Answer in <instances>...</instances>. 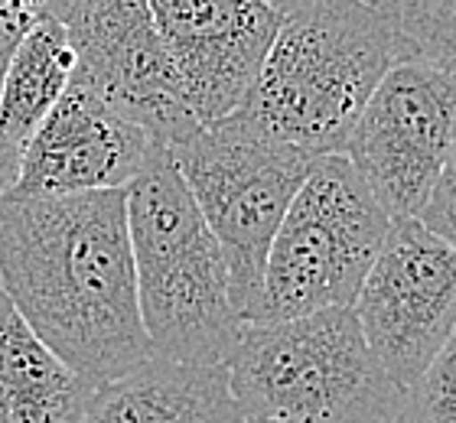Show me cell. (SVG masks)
<instances>
[{
    "instance_id": "cell-1",
    "label": "cell",
    "mask_w": 456,
    "mask_h": 423,
    "mask_svg": "<svg viewBox=\"0 0 456 423\" xmlns=\"http://www.w3.org/2000/svg\"><path fill=\"white\" fill-rule=\"evenodd\" d=\"M0 290L88 385L153 355L137 306L127 189L0 196Z\"/></svg>"
},
{
    "instance_id": "cell-2",
    "label": "cell",
    "mask_w": 456,
    "mask_h": 423,
    "mask_svg": "<svg viewBox=\"0 0 456 423\" xmlns=\"http://www.w3.org/2000/svg\"><path fill=\"white\" fill-rule=\"evenodd\" d=\"M274 4L284 23L235 114L314 160L342 153L375 85L414 53L385 0Z\"/></svg>"
},
{
    "instance_id": "cell-3",
    "label": "cell",
    "mask_w": 456,
    "mask_h": 423,
    "mask_svg": "<svg viewBox=\"0 0 456 423\" xmlns=\"http://www.w3.org/2000/svg\"><path fill=\"white\" fill-rule=\"evenodd\" d=\"M137 306L153 355L225 365L241 332L228 264L167 147L127 186Z\"/></svg>"
},
{
    "instance_id": "cell-4",
    "label": "cell",
    "mask_w": 456,
    "mask_h": 423,
    "mask_svg": "<svg viewBox=\"0 0 456 423\" xmlns=\"http://www.w3.org/2000/svg\"><path fill=\"white\" fill-rule=\"evenodd\" d=\"M225 371L248 423H395L404 407L352 306L245 322Z\"/></svg>"
},
{
    "instance_id": "cell-5",
    "label": "cell",
    "mask_w": 456,
    "mask_h": 423,
    "mask_svg": "<svg viewBox=\"0 0 456 423\" xmlns=\"http://www.w3.org/2000/svg\"><path fill=\"white\" fill-rule=\"evenodd\" d=\"M388 228V212L342 153L316 157L271 241L261 297L248 322L352 306Z\"/></svg>"
},
{
    "instance_id": "cell-6",
    "label": "cell",
    "mask_w": 456,
    "mask_h": 423,
    "mask_svg": "<svg viewBox=\"0 0 456 423\" xmlns=\"http://www.w3.org/2000/svg\"><path fill=\"white\" fill-rule=\"evenodd\" d=\"M170 157L225 254L232 306L248 322L261 297L271 241L314 157L271 141L238 114L200 124L170 147Z\"/></svg>"
},
{
    "instance_id": "cell-7",
    "label": "cell",
    "mask_w": 456,
    "mask_h": 423,
    "mask_svg": "<svg viewBox=\"0 0 456 423\" xmlns=\"http://www.w3.org/2000/svg\"><path fill=\"white\" fill-rule=\"evenodd\" d=\"M456 137V72L411 56L385 72L342 157L388 218H418Z\"/></svg>"
},
{
    "instance_id": "cell-8",
    "label": "cell",
    "mask_w": 456,
    "mask_h": 423,
    "mask_svg": "<svg viewBox=\"0 0 456 423\" xmlns=\"http://www.w3.org/2000/svg\"><path fill=\"white\" fill-rule=\"evenodd\" d=\"M371 352L408 391L456 332V248L395 218L352 303Z\"/></svg>"
},
{
    "instance_id": "cell-9",
    "label": "cell",
    "mask_w": 456,
    "mask_h": 423,
    "mask_svg": "<svg viewBox=\"0 0 456 423\" xmlns=\"http://www.w3.org/2000/svg\"><path fill=\"white\" fill-rule=\"evenodd\" d=\"M66 29L76 53L72 78L153 143L170 150L200 127L147 0H76Z\"/></svg>"
},
{
    "instance_id": "cell-10",
    "label": "cell",
    "mask_w": 456,
    "mask_h": 423,
    "mask_svg": "<svg viewBox=\"0 0 456 423\" xmlns=\"http://www.w3.org/2000/svg\"><path fill=\"white\" fill-rule=\"evenodd\" d=\"M192 118L235 114L255 88L284 13L274 0H147Z\"/></svg>"
},
{
    "instance_id": "cell-11",
    "label": "cell",
    "mask_w": 456,
    "mask_h": 423,
    "mask_svg": "<svg viewBox=\"0 0 456 423\" xmlns=\"http://www.w3.org/2000/svg\"><path fill=\"white\" fill-rule=\"evenodd\" d=\"M147 131L102 102L82 82L46 114L20 150L17 186L7 196H86L127 189L141 176L153 150Z\"/></svg>"
},
{
    "instance_id": "cell-12",
    "label": "cell",
    "mask_w": 456,
    "mask_h": 423,
    "mask_svg": "<svg viewBox=\"0 0 456 423\" xmlns=\"http://www.w3.org/2000/svg\"><path fill=\"white\" fill-rule=\"evenodd\" d=\"M82 423H241L225 365L151 355L95 387Z\"/></svg>"
},
{
    "instance_id": "cell-13",
    "label": "cell",
    "mask_w": 456,
    "mask_h": 423,
    "mask_svg": "<svg viewBox=\"0 0 456 423\" xmlns=\"http://www.w3.org/2000/svg\"><path fill=\"white\" fill-rule=\"evenodd\" d=\"M92 395L0 290V423H82Z\"/></svg>"
},
{
    "instance_id": "cell-14",
    "label": "cell",
    "mask_w": 456,
    "mask_h": 423,
    "mask_svg": "<svg viewBox=\"0 0 456 423\" xmlns=\"http://www.w3.org/2000/svg\"><path fill=\"white\" fill-rule=\"evenodd\" d=\"M76 76V53L59 20H37L17 46L0 85V127L23 150Z\"/></svg>"
},
{
    "instance_id": "cell-15",
    "label": "cell",
    "mask_w": 456,
    "mask_h": 423,
    "mask_svg": "<svg viewBox=\"0 0 456 423\" xmlns=\"http://www.w3.org/2000/svg\"><path fill=\"white\" fill-rule=\"evenodd\" d=\"M414 56L456 72V0H385Z\"/></svg>"
},
{
    "instance_id": "cell-16",
    "label": "cell",
    "mask_w": 456,
    "mask_h": 423,
    "mask_svg": "<svg viewBox=\"0 0 456 423\" xmlns=\"http://www.w3.org/2000/svg\"><path fill=\"white\" fill-rule=\"evenodd\" d=\"M395 423H456V332L404 391V407Z\"/></svg>"
},
{
    "instance_id": "cell-17",
    "label": "cell",
    "mask_w": 456,
    "mask_h": 423,
    "mask_svg": "<svg viewBox=\"0 0 456 423\" xmlns=\"http://www.w3.org/2000/svg\"><path fill=\"white\" fill-rule=\"evenodd\" d=\"M418 222L437 238H444L450 248H456V137L447 153V163H444L437 183L430 189L428 202L420 206Z\"/></svg>"
},
{
    "instance_id": "cell-18",
    "label": "cell",
    "mask_w": 456,
    "mask_h": 423,
    "mask_svg": "<svg viewBox=\"0 0 456 423\" xmlns=\"http://www.w3.org/2000/svg\"><path fill=\"white\" fill-rule=\"evenodd\" d=\"M33 23L37 20L29 17L17 0H0V85L7 76L10 59H13V53H17V46L23 43V37L29 33Z\"/></svg>"
},
{
    "instance_id": "cell-19",
    "label": "cell",
    "mask_w": 456,
    "mask_h": 423,
    "mask_svg": "<svg viewBox=\"0 0 456 423\" xmlns=\"http://www.w3.org/2000/svg\"><path fill=\"white\" fill-rule=\"evenodd\" d=\"M17 176H20V147L0 127V196H7L10 189L17 186Z\"/></svg>"
},
{
    "instance_id": "cell-20",
    "label": "cell",
    "mask_w": 456,
    "mask_h": 423,
    "mask_svg": "<svg viewBox=\"0 0 456 423\" xmlns=\"http://www.w3.org/2000/svg\"><path fill=\"white\" fill-rule=\"evenodd\" d=\"M17 4L33 20H59V23H66V17L76 7V0H17Z\"/></svg>"
},
{
    "instance_id": "cell-21",
    "label": "cell",
    "mask_w": 456,
    "mask_h": 423,
    "mask_svg": "<svg viewBox=\"0 0 456 423\" xmlns=\"http://www.w3.org/2000/svg\"><path fill=\"white\" fill-rule=\"evenodd\" d=\"M241 423H248V420H241Z\"/></svg>"
}]
</instances>
